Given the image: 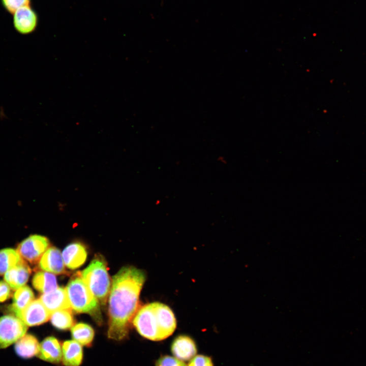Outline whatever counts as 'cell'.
<instances>
[{"mask_svg": "<svg viewBox=\"0 0 366 366\" xmlns=\"http://www.w3.org/2000/svg\"><path fill=\"white\" fill-rule=\"evenodd\" d=\"M145 280V273L133 266L124 267L113 276L109 297V338L120 341L128 334Z\"/></svg>", "mask_w": 366, "mask_h": 366, "instance_id": "6da1fadb", "label": "cell"}, {"mask_svg": "<svg viewBox=\"0 0 366 366\" xmlns=\"http://www.w3.org/2000/svg\"><path fill=\"white\" fill-rule=\"evenodd\" d=\"M138 332L152 341H160L170 337L176 327L173 312L167 305L153 302L142 306L132 320Z\"/></svg>", "mask_w": 366, "mask_h": 366, "instance_id": "7a4b0ae2", "label": "cell"}, {"mask_svg": "<svg viewBox=\"0 0 366 366\" xmlns=\"http://www.w3.org/2000/svg\"><path fill=\"white\" fill-rule=\"evenodd\" d=\"M65 289L72 310L77 313H88L98 323L101 322L99 301L81 277L80 272L70 279Z\"/></svg>", "mask_w": 366, "mask_h": 366, "instance_id": "3957f363", "label": "cell"}, {"mask_svg": "<svg viewBox=\"0 0 366 366\" xmlns=\"http://www.w3.org/2000/svg\"><path fill=\"white\" fill-rule=\"evenodd\" d=\"M80 274L93 295L104 304L111 286L105 260L101 256H96Z\"/></svg>", "mask_w": 366, "mask_h": 366, "instance_id": "277c9868", "label": "cell"}, {"mask_svg": "<svg viewBox=\"0 0 366 366\" xmlns=\"http://www.w3.org/2000/svg\"><path fill=\"white\" fill-rule=\"evenodd\" d=\"M27 326L19 318L13 315L0 317V349L15 343L23 337Z\"/></svg>", "mask_w": 366, "mask_h": 366, "instance_id": "5b68a950", "label": "cell"}, {"mask_svg": "<svg viewBox=\"0 0 366 366\" xmlns=\"http://www.w3.org/2000/svg\"><path fill=\"white\" fill-rule=\"evenodd\" d=\"M49 246V241L46 237L35 234L22 241L16 251L23 259L35 264L39 262Z\"/></svg>", "mask_w": 366, "mask_h": 366, "instance_id": "8992f818", "label": "cell"}, {"mask_svg": "<svg viewBox=\"0 0 366 366\" xmlns=\"http://www.w3.org/2000/svg\"><path fill=\"white\" fill-rule=\"evenodd\" d=\"M51 313L43 304L40 299H34L18 317L27 326L39 325L47 322Z\"/></svg>", "mask_w": 366, "mask_h": 366, "instance_id": "52a82bcc", "label": "cell"}, {"mask_svg": "<svg viewBox=\"0 0 366 366\" xmlns=\"http://www.w3.org/2000/svg\"><path fill=\"white\" fill-rule=\"evenodd\" d=\"M13 25L20 34L27 35L34 32L38 23V16L31 6L17 10L13 14Z\"/></svg>", "mask_w": 366, "mask_h": 366, "instance_id": "ba28073f", "label": "cell"}, {"mask_svg": "<svg viewBox=\"0 0 366 366\" xmlns=\"http://www.w3.org/2000/svg\"><path fill=\"white\" fill-rule=\"evenodd\" d=\"M170 349L173 356L184 361L190 360L197 353L195 341L186 334L175 337L171 343Z\"/></svg>", "mask_w": 366, "mask_h": 366, "instance_id": "9c48e42d", "label": "cell"}, {"mask_svg": "<svg viewBox=\"0 0 366 366\" xmlns=\"http://www.w3.org/2000/svg\"><path fill=\"white\" fill-rule=\"evenodd\" d=\"M39 266L43 270L60 274L66 273L65 264L60 251L56 248H49L39 262Z\"/></svg>", "mask_w": 366, "mask_h": 366, "instance_id": "30bf717a", "label": "cell"}, {"mask_svg": "<svg viewBox=\"0 0 366 366\" xmlns=\"http://www.w3.org/2000/svg\"><path fill=\"white\" fill-rule=\"evenodd\" d=\"M40 300L51 314L63 309L72 310L65 288L59 287L55 290L43 294Z\"/></svg>", "mask_w": 366, "mask_h": 366, "instance_id": "8fae6325", "label": "cell"}, {"mask_svg": "<svg viewBox=\"0 0 366 366\" xmlns=\"http://www.w3.org/2000/svg\"><path fill=\"white\" fill-rule=\"evenodd\" d=\"M62 257L65 266L68 268L75 269L80 267L85 262L87 252L84 246L74 242L68 245L62 252Z\"/></svg>", "mask_w": 366, "mask_h": 366, "instance_id": "7c38bea8", "label": "cell"}, {"mask_svg": "<svg viewBox=\"0 0 366 366\" xmlns=\"http://www.w3.org/2000/svg\"><path fill=\"white\" fill-rule=\"evenodd\" d=\"M38 356L47 362L59 363L62 359V348L58 340L53 337L45 338L40 344Z\"/></svg>", "mask_w": 366, "mask_h": 366, "instance_id": "4fadbf2b", "label": "cell"}, {"mask_svg": "<svg viewBox=\"0 0 366 366\" xmlns=\"http://www.w3.org/2000/svg\"><path fill=\"white\" fill-rule=\"evenodd\" d=\"M30 273V267L23 260L7 271L4 274V280L11 289L16 290L25 285Z\"/></svg>", "mask_w": 366, "mask_h": 366, "instance_id": "5bb4252c", "label": "cell"}, {"mask_svg": "<svg viewBox=\"0 0 366 366\" xmlns=\"http://www.w3.org/2000/svg\"><path fill=\"white\" fill-rule=\"evenodd\" d=\"M82 345L76 341H65L62 346V359L65 366H79L82 361Z\"/></svg>", "mask_w": 366, "mask_h": 366, "instance_id": "9a60e30c", "label": "cell"}, {"mask_svg": "<svg viewBox=\"0 0 366 366\" xmlns=\"http://www.w3.org/2000/svg\"><path fill=\"white\" fill-rule=\"evenodd\" d=\"M40 346L37 339L34 336L27 334L15 343L14 350L19 357L29 358L38 355Z\"/></svg>", "mask_w": 366, "mask_h": 366, "instance_id": "2e32d148", "label": "cell"}, {"mask_svg": "<svg viewBox=\"0 0 366 366\" xmlns=\"http://www.w3.org/2000/svg\"><path fill=\"white\" fill-rule=\"evenodd\" d=\"M34 300V294L27 286H23L17 289L14 294L10 310L16 317Z\"/></svg>", "mask_w": 366, "mask_h": 366, "instance_id": "e0dca14e", "label": "cell"}, {"mask_svg": "<svg viewBox=\"0 0 366 366\" xmlns=\"http://www.w3.org/2000/svg\"><path fill=\"white\" fill-rule=\"evenodd\" d=\"M32 284L37 290L43 294L51 292L58 288L55 276L47 271L37 272L33 277Z\"/></svg>", "mask_w": 366, "mask_h": 366, "instance_id": "ac0fdd59", "label": "cell"}, {"mask_svg": "<svg viewBox=\"0 0 366 366\" xmlns=\"http://www.w3.org/2000/svg\"><path fill=\"white\" fill-rule=\"evenodd\" d=\"M24 260L17 251L11 248L0 250V276L22 262Z\"/></svg>", "mask_w": 366, "mask_h": 366, "instance_id": "d6986e66", "label": "cell"}, {"mask_svg": "<svg viewBox=\"0 0 366 366\" xmlns=\"http://www.w3.org/2000/svg\"><path fill=\"white\" fill-rule=\"evenodd\" d=\"M71 334L73 340L83 346L90 345L94 337L93 328L89 325L79 323L71 328Z\"/></svg>", "mask_w": 366, "mask_h": 366, "instance_id": "ffe728a7", "label": "cell"}, {"mask_svg": "<svg viewBox=\"0 0 366 366\" xmlns=\"http://www.w3.org/2000/svg\"><path fill=\"white\" fill-rule=\"evenodd\" d=\"M50 319L52 324L55 327L62 330L72 328L74 323L71 310L55 311L51 314Z\"/></svg>", "mask_w": 366, "mask_h": 366, "instance_id": "44dd1931", "label": "cell"}, {"mask_svg": "<svg viewBox=\"0 0 366 366\" xmlns=\"http://www.w3.org/2000/svg\"><path fill=\"white\" fill-rule=\"evenodd\" d=\"M4 8L11 14H14L19 9L31 6V0H1Z\"/></svg>", "mask_w": 366, "mask_h": 366, "instance_id": "7402d4cb", "label": "cell"}, {"mask_svg": "<svg viewBox=\"0 0 366 366\" xmlns=\"http://www.w3.org/2000/svg\"><path fill=\"white\" fill-rule=\"evenodd\" d=\"M155 366H187V364L174 356L163 355L156 361Z\"/></svg>", "mask_w": 366, "mask_h": 366, "instance_id": "603a6c76", "label": "cell"}, {"mask_svg": "<svg viewBox=\"0 0 366 366\" xmlns=\"http://www.w3.org/2000/svg\"><path fill=\"white\" fill-rule=\"evenodd\" d=\"M187 366H214L211 358L204 354H198L189 360Z\"/></svg>", "mask_w": 366, "mask_h": 366, "instance_id": "cb8c5ba5", "label": "cell"}, {"mask_svg": "<svg viewBox=\"0 0 366 366\" xmlns=\"http://www.w3.org/2000/svg\"><path fill=\"white\" fill-rule=\"evenodd\" d=\"M10 287L5 281H0V302H4L10 296Z\"/></svg>", "mask_w": 366, "mask_h": 366, "instance_id": "d4e9b609", "label": "cell"}]
</instances>
